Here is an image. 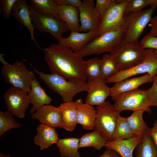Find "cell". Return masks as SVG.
<instances>
[{"instance_id": "1", "label": "cell", "mask_w": 157, "mask_h": 157, "mask_svg": "<svg viewBox=\"0 0 157 157\" xmlns=\"http://www.w3.org/2000/svg\"><path fill=\"white\" fill-rule=\"evenodd\" d=\"M51 73L70 81L86 83L84 60L70 48L53 44L44 50Z\"/></svg>"}, {"instance_id": "2", "label": "cell", "mask_w": 157, "mask_h": 157, "mask_svg": "<svg viewBox=\"0 0 157 157\" xmlns=\"http://www.w3.org/2000/svg\"><path fill=\"white\" fill-rule=\"evenodd\" d=\"M125 20L120 26L97 36L88 43L81 50L76 52L82 58L91 55L109 53L120 44L126 26Z\"/></svg>"}, {"instance_id": "3", "label": "cell", "mask_w": 157, "mask_h": 157, "mask_svg": "<svg viewBox=\"0 0 157 157\" xmlns=\"http://www.w3.org/2000/svg\"><path fill=\"white\" fill-rule=\"evenodd\" d=\"M30 64L48 88L60 95L64 103L73 101L76 94L87 90L86 83L68 81L56 74H45L35 69Z\"/></svg>"}, {"instance_id": "4", "label": "cell", "mask_w": 157, "mask_h": 157, "mask_svg": "<svg viewBox=\"0 0 157 157\" xmlns=\"http://www.w3.org/2000/svg\"><path fill=\"white\" fill-rule=\"evenodd\" d=\"M147 49L139 41L119 44L109 53L119 71L128 70L142 62L146 56Z\"/></svg>"}, {"instance_id": "5", "label": "cell", "mask_w": 157, "mask_h": 157, "mask_svg": "<svg viewBox=\"0 0 157 157\" xmlns=\"http://www.w3.org/2000/svg\"><path fill=\"white\" fill-rule=\"evenodd\" d=\"M157 6L125 15L126 26L120 44L136 42L152 18Z\"/></svg>"}, {"instance_id": "6", "label": "cell", "mask_w": 157, "mask_h": 157, "mask_svg": "<svg viewBox=\"0 0 157 157\" xmlns=\"http://www.w3.org/2000/svg\"><path fill=\"white\" fill-rule=\"evenodd\" d=\"M96 110L97 115L94 129L98 131L107 141L113 140L120 113L108 101L97 106Z\"/></svg>"}, {"instance_id": "7", "label": "cell", "mask_w": 157, "mask_h": 157, "mask_svg": "<svg viewBox=\"0 0 157 157\" xmlns=\"http://www.w3.org/2000/svg\"><path fill=\"white\" fill-rule=\"evenodd\" d=\"M34 72L29 71L21 61L4 65L1 69V75L6 82L27 92L35 77Z\"/></svg>"}, {"instance_id": "8", "label": "cell", "mask_w": 157, "mask_h": 157, "mask_svg": "<svg viewBox=\"0 0 157 157\" xmlns=\"http://www.w3.org/2000/svg\"><path fill=\"white\" fill-rule=\"evenodd\" d=\"M113 105L119 113L124 110L133 111L143 110L150 113L151 106L148 97L147 90L138 88L119 95Z\"/></svg>"}, {"instance_id": "9", "label": "cell", "mask_w": 157, "mask_h": 157, "mask_svg": "<svg viewBox=\"0 0 157 157\" xmlns=\"http://www.w3.org/2000/svg\"><path fill=\"white\" fill-rule=\"evenodd\" d=\"M29 6L33 24L35 28L40 32L50 33L59 42L63 38V34L69 30L61 20L51 15L38 13Z\"/></svg>"}, {"instance_id": "10", "label": "cell", "mask_w": 157, "mask_h": 157, "mask_svg": "<svg viewBox=\"0 0 157 157\" xmlns=\"http://www.w3.org/2000/svg\"><path fill=\"white\" fill-rule=\"evenodd\" d=\"M148 74L153 77L157 74V53L152 49H147L145 58L140 64L128 70L119 71L106 81V83H116L137 75Z\"/></svg>"}, {"instance_id": "11", "label": "cell", "mask_w": 157, "mask_h": 157, "mask_svg": "<svg viewBox=\"0 0 157 157\" xmlns=\"http://www.w3.org/2000/svg\"><path fill=\"white\" fill-rule=\"evenodd\" d=\"M129 0H115L103 15L97 31V36L116 28L124 22L125 10Z\"/></svg>"}, {"instance_id": "12", "label": "cell", "mask_w": 157, "mask_h": 157, "mask_svg": "<svg viewBox=\"0 0 157 157\" xmlns=\"http://www.w3.org/2000/svg\"><path fill=\"white\" fill-rule=\"evenodd\" d=\"M7 112L12 115L24 118L30 102L28 92L13 86L9 88L3 95Z\"/></svg>"}, {"instance_id": "13", "label": "cell", "mask_w": 157, "mask_h": 157, "mask_svg": "<svg viewBox=\"0 0 157 157\" xmlns=\"http://www.w3.org/2000/svg\"><path fill=\"white\" fill-rule=\"evenodd\" d=\"M93 0H83L78 8L81 22L80 32H97L101 18L94 8Z\"/></svg>"}, {"instance_id": "14", "label": "cell", "mask_w": 157, "mask_h": 157, "mask_svg": "<svg viewBox=\"0 0 157 157\" xmlns=\"http://www.w3.org/2000/svg\"><path fill=\"white\" fill-rule=\"evenodd\" d=\"M87 94L85 103L91 105L99 106L104 104L106 99L110 96V87L106 81L101 78L93 80H87Z\"/></svg>"}, {"instance_id": "15", "label": "cell", "mask_w": 157, "mask_h": 157, "mask_svg": "<svg viewBox=\"0 0 157 157\" xmlns=\"http://www.w3.org/2000/svg\"><path fill=\"white\" fill-rule=\"evenodd\" d=\"M154 77L148 74L138 77L128 78L115 83L110 87L112 99L115 101L120 95L138 88L141 85L153 82Z\"/></svg>"}, {"instance_id": "16", "label": "cell", "mask_w": 157, "mask_h": 157, "mask_svg": "<svg viewBox=\"0 0 157 157\" xmlns=\"http://www.w3.org/2000/svg\"><path fill=\"white\" fill-rule=\"evenodd\" d=\"M31 115L32 119H38L41 123L53 128H63L61 114L58 107L49 104L44 105Z\"/></svg>"}, {"instance_id": "17", "label": "cell", "mask_w": 157, "mask_h": 157, "mask_svg": "<svg viewBox=\"0 0 157 157\" xmlns=\"http://www.w3.org/2000/svg\"><path fill=\"white\" fill-rule=\"evenodd\" d=\"M143 140V138L134 136L126 139H119L107 141L105 147L113 150L121 157H133L134 149Z\"/></svg>"}, {"instance_id": "18", "label": "cell", "mask_w": 157, "mask_h": 157, "mask_svg": "<svg viewBox=\"0 0 157 157\" xmlns=\"http://www.w3.org/2000/svg\"><path fill=\"white\" fill-rule=\"evenodd\" d=\"M97 36V32L90 31L86 32L71 31L68 37L63 38L59 44L70 48L76 52L81 50L88 43Z\"/></svg>"}, {"instance_id": "19", "label": "cell", "mask_w": 157, "mask_h": 157, "mask_svg": "<svg viewBox=\"0 0 157 157\" xmlns=\"http://www.w3.org/2000/svg\"><path fill=\"white\" fill-rule=\"evenodd\" d=\"M77 107V123L87 130L94 129L96 117V109L91 105L83 103L81 98L75 101Z\"/></svg>"}, {"instance_id": "20", "label": "cell", "mask_w": 157, "mask_h": 157, "mask_svg": "<svg viewBox=\"0 0 157 157\" xmlns=\"http://www.w3.org/2000/svg\"><path fill=\"white\" fill-rule=\"evenodd\" d=\"M12 15L17 22L28 29L31 40L36 43L34 35L35 28L32 20L30 8L26 0H17L13 7Z\"/></svg>"}, {"instance_id": "21", "label": "cell", "mask_w": 157, "mask_h": 157, "mask_svg": "<svg viewBox=\"0 0 157 157\" xmlns=\"http://www.w3.org/2000/svg\"><path fill=\"white\" fill-rule=\"evenodd\" d=\"M37 134L34 136L33 141L35 144L40 147L43 150L56 144L59 139L57 132L54 128L41 123L36 128Z\"/></svg>"}, {"instance_id": "22", "label": "cell", "mask_w": 157, "mask_h": 157, "mask_svg": "<svg viewBox=\"0 0 157 157\" xmlns=\"http://www.w3.org/2000/svg\"><path fill=\"white\" fill-rule=\"evenodd\" d=\"M28 94L32 107L30 111L32 114L44 105L49 104L53 99L45 92L36 78L31 82V89Z\"/></svg>"}, {"instance_id": "23", "label": "cell", "mask_w": 157, "mask_h": 157, "mask_svg": "<svg viewBox=\"0 0 157 157\" xmlns=\"http://www.w3.org/2000/svg\"><path fill=\"white\" fill-rule=\"evenodd\" d=\"M57 12L58 19L66 24L71 31L81 32L78 8L58 6Z\"/></svg>"}, {"instance_id": "24", "label": "cell", "mask_w": 157, "mask_h": 157, "mask_svg": "<svg viewBox=\"0 0 157 157\" xmlns=\"http://www.w3.org/2000/svg\"><path fill=\"white\" fill-rule=\"evenodd\" d=\"M61 114L63 129L73 132L77 123V107L75 101L62 103L58 106Z\"/></svg>"}, {"instance_id": "25", "label": "cell", "mask_w": 157, "mask_h": 157, "mask_svg": "<svg viewBox=\"0 0 157 157\" xmlns=\"http://www.w3.org/2000/svg\"><path fill=\"white\" fill-rule=\"evenodd\" d=\"M79 138L71 137L59 139L56 144L61 157H80L78 151Z\"/></svg>"}, {"instance_id": "26", "label": "cell", "mask_w": 157, "mask_h": 157, "mask_svg": "<svg viewBox=\"0 0 157 157\" xmlns=\"http://www.w3.org/2000/svg\"><path fill=\"white\" fill-rule=\"evenodd\" d=\"M144 112L143 110L134 111L131 115L126 117L134 136L143 138L148 127L143 119Z\"/></svg>"}, {"instance_id": "27", "label": "cell", "mask_w": 157, "mask_h": 157, "mask_svg": "<svg viewBox=\"0 0 157 157\" xmlns=\"http://www.w3.org/2000/svg\"><path fill=\"white\" fill-rule=\"evenodd\" d=\"M107 141L97 131L83 135L79 138V148L92 147L99 150L104 147Z\"/></svg>"}, {"instance_id": "28", "label": "cell", "mask_w": 157, "mask_h": 157, "mask_svg": "<svg viewBox=\"0 0 157 157\" xmlns=\"http://www.w3.org/2000/svg\"><path fill=\"white\" fill-rule=\"evenodd\" d=\"M149 128L142 141L135 148V157H157V149L149 133Z\"/></svg>"}, {"instance_id": "29", "label": "cell", "mask_w": 157, "mask_h": 157, "mask_svg": "<svg viewBox=\"0 0 157 157\" xmlns=\"http://www.w3.org/2000/svg\"><path fill=\"white\" fill-rule=\"evenodd\" d=\"M30 5L37 13L49 14L58 18V6L53 0H31Z\"/></svg>"}, {"instance_id": "30", "label": "cell", "mask_w": 157, "mask_h": 157, "mask_svg": "<svg viewBox=\"0 0 157 157\" xmlns=\"http://www.w3.org/2000/svg\"><path fill=\"white\" fill-rule=\"evenodd\" d=\"M101 59V78L106 81L116 74L119 71L109 53L104 54Z\"/></svg>"}, {"instance_id": "31", "label": "cell", "mask_w": 157, "mask_h": 157, "mask_svg": "<svg viewBox=\"0 0 157 157\" xmlns=\"http://www.w3.org/2000/svg\"><path fill=\"white\" fill-rule=\"evenodd\" d=\"M101 59L98 57L84 60L85 72L87 80H93L100 78Z\"/></svg>"}, {"instance_id": "32", "label": "cell", "mask_w": 157, "mask_h": 157, "mask_svg": "<svg viewBox=\"0 0 157 157\" xmlns=\"http://www.w3.org/2000/svg\"><path fill=\"white\" fill-rule=\"evenodd\" d=\"M134 136L126 120V117H118L115 130L113 140L126 139Z\"/></svg>"}, {"instance_id": "33", "label": "cell", "mask_w": 157, "mask_h": 157, "mask_svg": "<svg viewBox=\"0 0 157 157\" xmlns=\"http://www.w3.org/2000/svg\"><path fill=\"white\" fill-rule=\"evenodd\" d=\"M7 111H0V136L13 129L20 127L22 124L16 120Z\"/></svg>"}, {"instance_id": "34", "label": "cell", "mask_w": 157, "mask_h": 157, "mask_svg": "<svg viewBox=\"0 0 157 157\" xmlns=\"http://www.w3.org/2000/svg\"><path fill=\"white\" fill-rule=\"evenodd\" d=\"M148 6L150 7L157 6V0H129L124 12V15L137 12Z\"/></svg>"}, {"instance_id": "35", "label": "cell", "mask_w": 157, "mask_h": 157, "mask_svg": "<svg viewBox=\"0 0 157 157\" xmlns=\"http://www.w3.org/2000/svg\"><path fill=\"white\" fill-rule=\"evenodd\" d=\"M17 0H1L0 12H2L4 18L9 19L12 15L13 7Z\"/></svg>"}, {"instance_id": "36", "label": "cell", "mask_w": 157, "mask_h": 157, "mask_svg": "<svg viewBox=\"0 0 157 157\" xmlns=\"http://www.w3.org/2000/svg\"><path fill=\"white\" fill-rule=\"evenodd\" d=\"M140 43L145 49H152L157 53V37L152 35L149 33L141 40Z\"/></svg>"}, {"instance_id": "37", "label": "cell", "mask_w": 157, "mask_h": 157, "mask_svg": "<svg viewBox=\"0 0 157 157\" xmlns=\"http://www.w3.org/2000/svg\"><path fill=\"white\" fill-rule=\"evenodd\" d=\"M115 0H97L94 7L95 11L101 18L105 12L114 2Z\"/></svg>"}, {"instance_id": "38", "label": "cell", "mask_w": 157, "mask_h": 157, "mask_svg": "<svg viewBox=\"0 0 157 157\" xmlns=\"http://www.w3.org/2000/svg\"><path fill=\"white\" fill-rule=\"evenodd\" d=\"M153 82L151 87L147 90V95L151 106L157 107V74Z\"/></svg>"}, {"instance_id": "39", "label": "cell", "mask_w": 157, "mask_h": 157, "mask_svg": "<svg viewBox=\"0 0 157 157\" xmlns=\"http://www.w3.org/2000/svg\"><path fill=\"white\" fill-rule=\"evenodd\" d=\"M57 6H70L78 8L81 5L80 0H54Z\"/></svg>"}, {"instance_id": "40", "label": "cell", "mask_w": 157, "mask_h": 157, "mask_svg": "<svg viewBox=\"0 0 157 157\" xmlns=\"http://www.w3.org/2000/svg\"><path fill=\"white\" fill-rule=\"evenodd\" d=\"M148 133L157 149V120L155 121L151 128L149 127Z\"/></svg>"}, {"instance_id": "41", "label": "cell", "mask_w": 157, "mask_h": 157, "mask_svg": "<svg viewBox=\"0 0 157 157\" xmlns=\"http://www.w3.org/2000/svg\"><path fill=\"white\" fill-rule=\"evenodd\" d=\"M148 25L150 28L149 33L155 37H157V15L152 17Z\"/></svg>"}, {"instance_id": "42", "label": "cell", "mask_w": 157, "mask_h": 157, "mask_svg": "<svg viewBox=\"0 0 157 157\" xmlns=\"http://www.w3.org/2000/svg\"><path fill=\"white\" fill-rule=\"evenodd\" d=\"M99 157H121L114 151L107 149Z\"/></svg>"}, {"instance_id": "43", "label": "cell", "mask_w": 157, "mask_h": 157, "mask_svg": "<svg viewBox=\"0 0 157 157\" xmlns=\"http://www.w3.org/2000/svg\"><path fill=\"white\" fill-rule=\"evenodd\" d=\"M3 54H0V60L1 62L2 63L3 65L7 64L8 63L6 62L4 60L3 58Z\"/></svg>"}, {"instance_id": "44", "label": "cell", "mask_w": 157, "mask_h": 157, "mask_svg": "<svg viewBox=\"0 0 157 157\" xmlns=\"http://www.w3.org/2000/svg\"><path fill=\"white\" fill-rule=\"evenodd\" d=\"M0 157H11L9 154L5 155L1 153H0Z\"/></svg>"}]
</instances>
